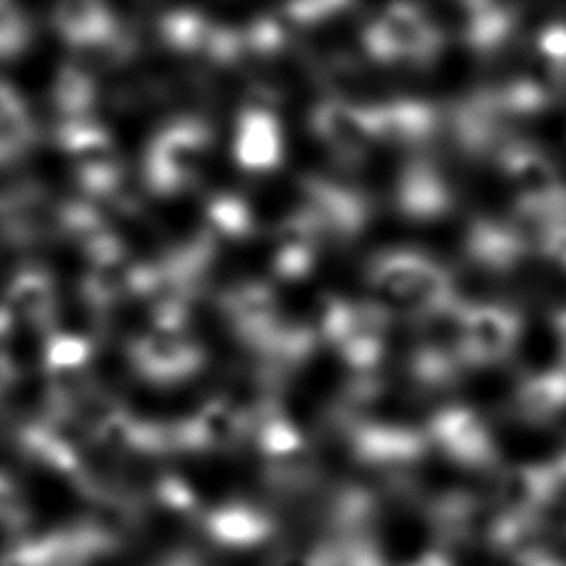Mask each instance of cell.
Segmentation results:
<instances>
[{"instance_id": "obj_12", "label": "cell", "mask_w": 566, "mask_h": 566, "mask_svg": "<svg viewBox=\"0 0 566 566\" xmlns=\"http://www.w3.org/2000/svg\"><path fill=\"white\" fill-rule=\"evenodd\" d=\"M347 444L352 455L367 467L398 469L409 467L424 458L431 447L424 431L396 422L349 420Z\"/></svg>"}, {"instance_id": "obj_41", "label": "cell", "mask_w": 566, "mask_h": 566, "mask_svg": "<svg viewBox=\"0 0 566 566\" xmlns=\"http://www.w3.org/2000/svg\"><path fill=\"white\" fill-rule=\"evenodd\" d=\"M270 566H334V557L327 544H318L310 551H283L270 562Z\"/></svg>"}, {"instance_id": "obj_37", "label": "cell", "mask_w": 566, "mask_h": 566, "mask_svg": "<svg viewBox=\"0 0 566 566\" xmlns=\"http://www.w3.org/2000/svg\"><path fill=\"white\" fill-rule=\"evenodd\" d=\"M155 495L157 500L175 511V513H186V515H195L197 513V497L195 493L190 491V486L177 478V475H164L159 482H157V489H155Z\"/></svg>"}, {"instance_id": "obj_5", "label": "cell", "mask_w": 566, "mask_h": 566, "mask_svg": "<svg viewBox=\"0 0 566 566\" xmlns=\"http://www.w3.org/2000/svg\"><path fill=\"white\" fill-rule=\"evenodd\" d=\"M497 164L524 217L539 226L566 217V179L555 161L531 142L506 139Z\"/></svg>"}, {"instance_id": "obj_42", "label": "cell", "mask_w": 566, "mask_h": 566, "mask_svg": "<svg viewBox=\"0 0 566 566\" xmlns=\"http://www.w3.org/2000/svg\"><path fill=\"white\" fill-rule=\"evenodd\" d=\"M148 566H208V562L188 546H172L159 553Z\"/></svg>"}, {"instance_id": "obj_28", "label": "cell", "mask_w": 566, "mask_h": 566, "mask_svg": "<svg viewBox=\"0 0 566 566\" xmlns=\"http://www.w3.org/2000/svg\"><path fill=\"white\" fill-rule=\"evenodd\" d=\"M38 130L22 95L0 80V166L27 155L35 144Z\"/></svg>"}, {"instance_id": "obj_19", "label": "cell", "mask_w": 566, "mask_h": 566, "mask_svg": "<svg viewBox=\"0 0 566 566\" xmlns=\"http://www.w3.org/2000/svg\"><path fill=\"white\" fill-rule=\"evenodd\" d=\"M206 537L230 551H248L261 546L276 533L272 515L248 502H226L201 515Z\"/></svg>"}, {"instance_id": "obj_39", "label": "cell", "mask_w": 566, "mask_h": 566, "mask_svg": "<svg viewBox=\"0 0 566 566\" xmlns=\"http://www.w3.org/2000/svg\"><path fill=\"white\" fill-rule=\"evenodd\" d=\"M537 248L548 261L566 270V217L539 226Z\"/></svg>"}, {"instance_id": "obj_4", "label": "cell", "mask_w": 566, "mask_h": 566, "mask_svg": "<svg viewBox=\"0 0 566 566\" xmlns=\"http://www.w3.org/2000/svg\"><path fill=\"white\" fill-rule=\"evenodd\" d=\"M360 44L378 64L424 66L442 51L444 33L420 7L396 2L365 22Z\"/></svg>"}, {"instance_id": "obj_38", "label": "cell", "mask_w": 566, "mask_h": 566, "mask_svg": "<svg viewBox=\"0 0 566 566\" xmlns=\"http://www.w3.org/2000/svg\"><path fill=\"white\" fill-rule=\"evenodd\" d=\"M0 566H49V559L40 537L27 535L0 553Z\"/></svg>"}, {"instance_id": "obj_40", "label": "cell", "mask_w": 566, "mask_h": 566, "mask_svg": "<svg viewBox=\"0 0 566 566\" xmlns=\"http://www.w3.org/2000/svg\"><path fill=\"white\" fill-rule=\"evenodd\" d=\"M343 9H347V4H343V2L290 4V7H285V15H287L285 20H290L294 24H318V22H325V20L334 18Z\"/></svg>"}, {"instance_id": "obj_9", "label": "cell", "mask_w": 566, "mask_h": 566, "mask_svg": "<svg viewBox=\"0 0 566 566\" xmlns=\"http://www.w3.org/2000/svg\"><path fill=\"white\" fill-rule=\"evenodd\" d=\"M314 137L340 161H358L378 144L371 104L329 95L310 111Z\"/></svg>"}, {"instance_id": "obj_36", "label": "cell", "mask_w": 566, "mask_h": 566, "mask_svg": "<svg viewBox=\"0 0 566 566\" xmlns=\"http://www.w3.org/2000/svg\"><path fill=\"white\" fill-rule=\"evenodd\" d=\"M31 524V506L20 484L0 471V531L22 533Z\"/></svg>"}, {"instance_id": "obj_23", "label": "cell", "mask_w": 566, "mask_h": 566, "mask_svg": "<svg viewBox=\"0 0 566 566\" xmlns=\"http://www.w3.org/2000/svg\"><path fill=\"white\" fill-rule=\"evenodd\" d=\"M325 241L323 232L316 223L296 208L294 214L283 219L276 228L274 254H272V272L281 281H301L305 279L318 256V248Z\"/></svg>"}, {"instance_id": "obj_43", "label": "cell", "mask_w": 566, "mask_h": 566, "mask_svg": "<svg viewBox=\"0 0 566 566\" xmlns=\"http://www.w3.org/2000/svg\"><path fill=\"white\" fill-rule=\"evenodd\" d=\"M517 562H520V566H566V562L557 559L555 555L546 553V551L539 548V546L533 548V551H528V553H524V555H520Z\"/></svg>"}, {"instance_id": "obj_2", "label": "cell", "mask_w": 566, "mask_h": 566, "mask_svg": "<svg viewBox=\"0 0 566 566\" xmlns=\"http://www.w3.org/2000/svg\"><path fill=\"white\" fill-rule=\"evenodd\" d=\"M391 312L380 301H349L332 296L323 301L316 334L356 374H371L385 354Z\"/></svg>"}, {"instance_id": "obj_11", "label": "cell", "mask_w": 566, "mask_h": 566, "mask_svg": "<svg viewBox=\"0 0 566 566\" xmlns=\"http://www.w3.org/2000/svg\"><path fill=\"white\" fill-rule=\"evenodd\" d=\"M128 360L146 382L172 387L199 374L206 365V349L184 334L148 332L130 340Z\"/></svg>"}, {"instance_id": "obj_3", "label": "cell", "mask_w": 566, "mask_h": 566, "mask_svg": "<svg viewBox=\"0 0 566 566\" xmlns=\"http://www.w3.org/2000/svg\"><path fill=\"white\" fill-rule=\"evenodd\" d=\"M212 128L197 117L164 124L144 153V179L157 197H175L192 188L212 148Z\"/></svg>"}, {"instance_id": "obj_21", "label": "cell", "mask_w": 566, "mask_h": 566, "mask_svg": "<svg viewBox=\"0 0 566 566\" xmlns=\"http://www.w3.org/2000/svg\"><path fill=\"white\" fill-rule=\"evenodd\" d=\"M559 497L553 471L544 464H515L502 471L495 486V511L542 517V513Z\"/></svg>"}, {"instance_id": "obj_26", "label": "cell", "mask_w": 566, "mask_h": 566, "mask_svg": "<svg viewBox=\"0 0 566 566\" xmlns=\"http://www.w3.org/2000/svg\"><path fill=\"white\" fill-rule=\"evenodd\" d=\"M517 418L544 424L566 411V365L524 376L513 391Z\"/></svg>"}, {"instance_id": "obj_18", "label": "cell", "mask_w": 566, "mask_h": 566, "mask_svg": "<svg viewBox=\"0 0 566 566\" xmlns=\"http://www.w3.org/2000/svg\"><path fill=\"white\" fill-rule=\"evenodd\" d=\"M232 153L248 172H272L283 161V130L268 106H245L234 126Z\"/></svg>"}, {"instance_id": "obj_44", "label": "cell", "mask_w": 566, "mask_h": 566, "mask_svg": "<svg viewBox=\"0 0 566 566\" xmlns=\"http://www.w3.org/2000/svg\"><path fill=\"white\" fill-rule=\"evenodd\" d=\"M405 566H453V562L442 551H424L422 555H418L413 562Z\"/></svg>"}, {"instance_id": "obj_24", "label": "cell", "mask_w": 566, "mask_h": 566, "mask_svg": "<svg viewBox=\"0 0 566 566\" xmlns=\"http://www.w3.org/2000/svg\"><path fill=\"white\" fill-rule=\"evenodd\" d=\"M4 305L15 321L35 329H49L55 321L57 307L53 276L38 265L18 270L9 281Z\"/></svg>"}, {"instance_id": "obj_31", "label": "cell", "mask_w": 566, "mask_h": 566, "mask_svg": "<svg viewBox=\"0 0 566 566\" xmlns=\"http://www.w3.org/2000/svg\"><path fill=\"white\" fill-rule=\"evenodd\" d=\"M535 60L542 75H535L548 88L566 86V22L544 27L535 40Z\"/></svg>"}, {"instance_id": "obj_25", "label": "cell", "mask_w": 566, "mask_h": 566, "mask_svg": "<svg viewBox=\"0 0 566 566\" xmlns=\"http://www.w3.org/2000/svg\"><path fill=\"white\" fill-rule=\"evenodd\" d=\"M515 24L517 18L513 9L497 2H467L455 18L458 35L480 55L497 53L511 38Z\"/></svg>"}, {"instance_id": "obj_22", "label": "cell", "mask_w": 566, "mask_h": 566, "mask_svg": "<svg viewBox=\"0 0 566 566\" xmlns=\"http://www.w3.org/2000/svg\"><path fill=\"white\" fill-rule=\"evenodd\" d=\"M93 436L111 449L142 455H161L168 451H177L172 424L153 422L124 409L104 411L93 424Z\"/></svg>"}, {"instance_id": "obj_33", "label": "cell", "mask_w": 566, "mask_h": 566, "mask_svg": "<svg viewBox=\"0 0 566 566\" xmlns=\"http://www.w3.org/2000/svg\"><path fill=\"white\" fill-rule=\"evenodd\" d=\"M93 356V345L86 336L71 332H55L44 345V367L51 374H73L82 369Z\"/></svg>"}, {"instance_id": "obj_15", "label": "cell", "mask_w": 566, "mask_h": 566, "mask_svg": "<svg viewBox=\"0 0 566 566\" xmlns=\"http://www.w3.org/2000/svg\"><path fill=\"white\" fill-rule=\"evenodd\" d=\"M53 27L73 51L122 55L128 44L119 18L102 2H64L53 9Z\"/></svg>"}, {"instance_id": "obj_32", "label": "cell", "mask_w": 566, "mask_h": 566, "mask_svg": "<svg viewBox=\"0 0 566 566\" xmlns=\"http://www.w3.org/2000/svg\"><path fill=\"white\" fill-rule=\"evenodd\" d=\"M206 217L214 234L243 239L254 232V217L248 201L232 192L214 195L206 206Z\"/></svg>"}, {"instance_id": "obj_45", "label": "cell", "mask_w": 566, "mask_h": 566, "mask_svg": "<svg viewBox=\"0 0 566 566\" xmlns=\"http://www.w3.org/2000/svg\"><path fill=\"white\" fill-rule=\"evenodd\" d=\"M553 329H555V336H557V343L562 347V354H564V363L566 365V305L559 307L555 312V318H553Z\"/></svg>"}, {"instance_id": "obj_8", "label": "cell", "mask_w": 566, "mask_h": 566, "mask_svg": "<svg viewBox=\"0 0 566 566\" xmlns=\"http://www.w3.org/2000/svg\"><path fill=\"white\" fill-rule=\"evenodd\" d=\"M323 232L325 239H356L369 223L371 208L363 192L336 179L307 175L301 179L298 206Z\"/></svg>"}, {"instance_id": "obj_13", "label": "cell", "mask_w": 566, "mask_h": 566, "mask_svg": "<svg viewBox=\"0 0 566 566\" xmlns=\"http://www.w3.org/2000/svg\"><path fill=\"white\" fill-rule=\"evenodd\" d=\"M221 310L234 336L259 358L268 352L272 338L283 325L276 294L270 283L245 281L230 287L221 298Z\"/></svg>"}, {"instance_id": "obj_7", "label": "cell", "mask_w": 566, "mask_h": 566, "mask_svg": "<svg viewBox=\"0 0 566 566\" xmlns=\"http://www.w3.org/2000/svg\"><path fill=\"white\" fill-rule=\"evenodd\" d=\"M522 316L502 303H467L460 318V360L464 367L495 365L513 354Z\"/></svg>"}, {"instance_id": "obj_34", "label": "cell", "mask_w": 566, "mask_h": 566, "mask_svg": "<svg viewBox=\"0 0 566 566\" xmlns=\"http://www.w3.org/2000/svg\"><path fill=\"white\" fill-rule=\"evenodd\" d=\"M33 38L29 15L13 2H0V62L20 57Z\"/></svg>"}, {"instance_id": "obj_1", "label": "cell", "mask_w": 566, "mask_h": 566, "mask_svg": "<svg viewBox=\"0 0 566 566\" xmlns=\"http://www.w3.org/2000/svg\"><path fill=\"white\" fill-rule=\"evenodd\" d=\"M365 281L380 301L418 321L460 301L449 270L429 254L407 248L374 254L365 265Z\"/></svg>"}, {"instance_id": "obj_10", "label": "cell", "mask_w": 566, "mask_h": 566, "mask_svg": "<svg viewBox=\"0 0 566 566\" xmlns=\"http://www.w3.org/2000/svg\"><path fill=\"white\" fill-rule=\"evenodd\" d=\"M424 433L429 444L440 449L447 460L455 464L489 469L497 462V444L482 416L471 407L451 405L436 411L429 418Z\"/></svg>"}, {"instance_id": "obj_20", "label": "cell", "mask_w": 566, "mask_h": 566, "mask_svg": "<svg viewBox=\"0 0 566 566\" xmlns=\"http://www.w3.org/2000/svg\"><path fill=\"white\" fill-rule=\"evenodd\" d=\"M462 248L471 265L491 274H506L520 268L531 245L513 226L495 219H475L464 234Z\"/></svg>"}, {"instance_id": "obj_29", "label": "cell", "mask_w": 566, "mask_h": 566, "mask_svg": "<svg viewBox=\"0 0 566 566\" xmlns=\"http://www.w3.org/2000/svg\"><path fill=\"white\" fill-rule=\"evenodd\" d=\"M378 517L376 495L363 486L340 489L327 509V522L334 531V537H356L371 535V528Z\"/></svg>"}, {"instance_id": "obj_6", "label": "cell", "mask_w": 566, "mask_h": 566, "mask_svg": "<svg viewBox=\"0 0 566 566\" xmlns=\"http://www.w3.org/2000/svg\"><path fill=\"white\" fill-rule=\"evenodd\" d=\"M57 144L73 159L77 181L88 197H115L124 184V164L111 133L95 119H69L57 128Z\"/></svg>"}, {"instance_id": "obj_35", "label": "cell", "mask_w": 566, "mask_h": 566, "mask_svg": "<svg viewBox=\"0 0 566 566\" xmlns=\"http://www.w3.org/2000/svg\"><path fill=\"white\" fill-rule=\"evenodd\" d=\"M325 544L334 557V566H389L371 535L332 537Z\"/></svg>"}, {"instance_id": "obj_16", "label": "cell", "mask_w": 566, "mask_h": 566, "mask_svg": "<svg viewBox=\"0 0 566 566\" xmlns=\"http://www.w3.org/2000/svg\"><path fill=\"white\" fill-rule=\"evenodd\" d=\"M453 192L447 177L424 157L402 166L394 186L396 210L411 221H436L453 210Z\"/></svg>"}, {"instance_id": "obj_27", "label": "cell", "mask_w": 566, "mask_h": 566, "mask_svg": "<svg viewBox=\"0 0 566 566\" xmlns=\"http://www.w3.org/2000/svg\"><path fill=\"white\" fill-rule=\"evenodd\" d=\"M429 524L442 544H467L482 533V504L464 491L442 493L429 504Z\"/></svg>"}, {"instance_id": "obj_17", "label": "cell", "mask_w": 566, "mask_h": 566, "mask_svg": "<svg viewBox=\"0 0 566 566\" xmlns=\"http://www.w3.org/2000/svg\"><path fill=\"white\" fill-rule=\"evenodd\" d=\"M378 144L416 148L429 144L447 119L438 106L416 97H396L371 104Z\"/></svg>"}, {"instance_id": "obj_14", "label": "cell", "mask_w": 566, "mask_h": 566, "mask_svg": "<svg viewBox=\"0 0 566 566\" xmlns=\"http://www.w3.org/2000/svg\"><path fill=\"white\" fill-rule=\"evenodd\" d=\"M252 431V420L226 398L208 400L192 416L172 424L175 449L179 451L232 449Z\"/></svg>"}, {"instance_id": "obj_30", "label": "cell", "mask_w": 566, "mask_h": 566, "mask_svg": "<svg viewBox=\"0 0 566 566\" xmlns=\"http://www.w3.org/2000/svg\"><path fill=\"white\" fill-rule=\"evenodd\" d=\"M97 84L88 71L77 64H62L53 82V104L62 122L91 117L95 106Z\"/></svg>"}]
</instances>
